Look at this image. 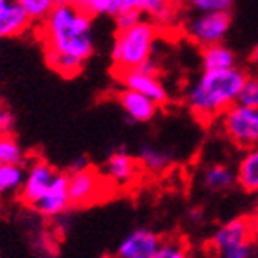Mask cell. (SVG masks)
I'll list each match as a JSON object with an SVG mask.
<instances>
[{
  "label": "cell",
  "instance_id": "22",
  "mask_svg": "<svg viewBox=\"0 0 258 258\" xmlns=\"http://www.w3.org/2000/svg\"><path fill=\"white\" fill-rule=\"evenodd\" d=\"M26 152L13 134H0V164H24Z\"/></svg>",
  "mask_w": 258,
  "mask_h": 258
},
{
  "label": "cell",
  "instance_id": "24",
  "mask_svg": "<svg viewBox=\"0 0 258 258\" xmlns=\"http://www.w3.org/2000/svg\"><path fill=\"white\" fill-rule=\"evenodd\" d=\"M186 254H188V251H186V245L181 240L168 238V240H161L155 258H182Z\"/></svg>",
  "mask_w": 258,
  "mask_h": 258
},
{
  "label": "cell",
  "instance_id": "4",
  "mask_svg": "<svg viewBox=\"0 0 258 258\" xmlns=\"http://www.w3.org/2000/svg\"><path fill=\"white\" fill-rule=\"evenodd\" d=\"M253 222L247 217H238L217 229L211 247L217 254L226 258H247L253 254L254 240Z\"/></svg>",
  "mask_w": 258,
  "mask_h": 258
},
{
  "label": "cell",
  "instance_id": "8",
  "mask_svg": "<svg viewBox=\"0 0 258 258\" xmlns=\"http://www.w3.org/2000/svg\"><path fill=\"white\" fill-rule=\"evenodd\" d=\"M69 179V197L74 206H87L96 201L105 199V191L112 189V184L105 179V175L92 170L91 166L76 168L67 173Z\"/></svg>",
  "mask_w": 258,
  "mask_h": 258
},
{
  "label": "cell",
  "instance_id": "7",
  "mask_svg": "<svg viewBox=\"0 0 258 258\" xmlns=\"http://www.w3.org/2000/svg\"><path fill=\"white\" fill-rule=\"evenodd\" d=\"M157 76H159V69L152 61V58L143 65H139V67L116 73V78L123 83L125 89L141 92V94L148 96L152 101H155L157 105L163 107V105L168 103V91Z\"/></svg>",
  "mask_w": 258,
  "mask_h": 258
},
{
  "label": "cell",
  "instance_id": "21",
  "mask_svg": "<svg viewBox=\"0 0 258 258\" xmlns=\"http://www.w3.org/2000/svg\"><path fill=\"white\" fill-rule=\"evenodd\" d=\"M26 170L22 164H0V199L17 194L24 182Z\"/></svg>",
  "mask_w": 258,
  "mask_h": 258
},
{
  "label": "cell",
  "instance_id": "14",
  "mask_svg": "<svg viewBox=\"0 0 258 258\" xmlns=\"http://www.w3.org/2000/svg\"><path fill=\"white\" fill-rule=\"evenodd\" d=\"M117 101L128 116V119H132L134 123H148L155 116L157 107H159L148 96L141 94L138 91H132V89L121 91L117 94Z\"/></svg>",
  "mask_w": 258,
  "mask_h": 258
},
{
  "label": "cell",
  "instance_id": "28",
  "mask_svg": "<svg viewBox=\"0 0 258 258\" xmlns=\"http://www.w3.org/2000/svg\"><path fill=\"white\" fill-rule=\"evenodd\" d=\"M15 132V116L8 107L0 103V134Z\"/></svg>",
  "mask_w": 258,
  "mask_h": 258
},
{
  "label": "cell",
  "instance_id": "17",
  "mask_svg": "<svg viewBox=\"0 0 258 258\" xmlns=\"http://www.w3.org/2000/svg\"><path fill=\"white\" fill-rule=\"evenodd\" d=\"M237 65V54L228 49L222 43L208 45L203 47V69L215 71V69H229Z\"/></svg>",
  "mask_w": 258,
  "mask_h": 258
},
{
  "label": "cell",
  "instance_id": "26",
  "mask_svg": "<svg viewBox=\"0 0 258 258\" xmlns=\"http://www.w3.org/2000/svg\"><path fill=\"white\" fill-rule=\"evenodd\" d=\"M191 8L197 9L199 13L206 11H229L233 6V0H189Z\"/></svg>",
  "mask_w": 258,
  "mask_h": 258
},
{
  "label": "cell",
  "instance_id": "6",
  "mask_svg": "<svg viewBox=\"0 0 258 258\" xmlns=\"http://www.w3.org/2000/svg\"><path fill=\"white\" fill-rule=\"evenodd\" d=\"M231 27V15L229 11H206L199 13L194 20L186 26V35L195 45L208 47L222 43L228 36Z\"/></svg>",
  "mask_w": 258,
  "mask_h": 258
},
{
  "label": "cell",
  "instance_id": "13",
  "mask_svg": "<svg viewBox=\"0 0 258 258\" xmlns=\"http://www.w3.org/2000/svg\"><path fill=\"white\" fill-rule=\"evenodd\" d=\"M33 24L18 0H0V38L24 35Z\"/></svg>",
  "mask_w": 258,
  "mask_h": 258
},
{
  "label": "cell",
  "instance_id": "10",
  "mask_svg": "<svg viewBox=\"0 0 258 258\" xmlns=\"http://www.w3.org/2000/svg\"><path fill=\"white\" fill-rule=\"evenodd\" d=\"M139 161L123 150H117L107 157L103 164V175L112 188H125L130 186L139 173Z\"/></svg>",
  "mask_w": 258,
  "mask_h": 258
},
{
  "label": "cell",
  "instance_id": "9",
  "mask_svg": "<svg viewBox=\"0 0 258 258\" xmlns=\"http://www.w3.org/2000/svg\"><path fill=\"white\" fill-rule=\"evenodd\" d=\"M71 206L69 197V179L67 173L56 172L49 188L43 191L42 197L33 204V210L43 217H61Z\"/></svg>",
  "mask_w": 258,
  "mask_h": 258
},
{
  "label": "cell",
  "instance_id": "20",
  "mask_svg": "<svg viewBox=\"0 0 258 258\" xmlns=\"http://www.w3.org/2000/svg\"><path fill=\"white\" fill-rule=\"evenodd\" d=\"M138 161L143 168H147L150 172H163V170H166L172 164V155L168 154L166 150H163V148L152 147V145H143L139 148Z\"/></svg>",
  "mask_w": 258,
  "mask_h": 258
},
{
  "label": "cell",
  "instance_id": "2",
  "mask_svg": "<svg viewBox=\"0 0 258 258\" xmlns=\"http://www.w3.org/2000/svg\"><path fill=\"white\" fill-rule=\"evenodd\" d=\"M245 78L247 74L238 65L229 69L203 71L186 94L189 112L203 123L219 119L233 103L238 101Z\"/></svg>",
  "mask_w": 258,
  "mask_h": 258
},
{
  "label": "cell",
  "instance_id": "25",
  "mask_svg": "<svg viewBox=\"0 0 258 258\" xmlns=\"http://www.w3.org/2000/svg\"><path fill=\"white\" fill-rule=\"evenodd\" d=\"M238 103L249 105V107H258V78L247 76L244 85L238 94Z\"/></svg>",
  "mask_w": 258,
  "mask_h": 258
},
{
  "label": "cell",
  "instance_id": "23",
  "mask_svg": "<svg viewBox=\"0 0 258 258\" xmlns=\"http://www.w3.org/2000/svg\"><path fill=\"white\" fill-rule=\"evenodd\" d=\"M56 2L58 0H18V4L24 8L31 22H40V24L49 17Z\"/></svg>",
  "mask_w": 258,
  "mask_h": 258
},
{
  "label": "cell",
  "instance_id": "29",
  "mask_svg": "<svg viewBox=\"0 0 258 258\" xmlns=\"http://www.w3.org/2000/svg\"><path fill=\"white\" fill-rule=\"evenodd\" d=\"M85 166H91L89 159H87V157H78L76 163L73 164V170H76V168H85Z\"/></svg>",
  "mask_w": 258,
  "mask_h": 258
},
{
  "label": "cell",
  "instance_id": "16",
  "mask_svg": "<svg viewBox=\"0 0 258 258\" xmlns=\"http://www.w3.org/2000/svg\"><path fill=\"white\" fill-rule=\"evenodd\" d=\"M237 182L247 194H258V147L245 150L237 168Z\"/></svg>",
  "mask_w": 258,
  "mask_h": 258
},
{
  "label": "cell",
  "instance_id": "3",
  "mask_svg": "<svg viewBox=\"0 0 258 258\" xmlns=\"http://www.w3.org/2000/svg\"><path fill=\"white\" fill-rule=\"evenodd\" d=\"M157 26L154 22L139 20L128 29L117 31L114 45H112V65L114 71H128L139 67L152 58L155 40H157Z\"/></svg>",
  "mask_w": 258,
  "mask_h": 258
},
{
  "label": "cell",
  "instance_id": "30",
  "mask_svg": "<svg viewBox=\"0 0 258 258\" xmlns=\"http://www.w3.org/2000/svg\"><path fill=\"white\" fill-rule=\"evenodd\" d=\"M249 61L254 65V67H258V43L253 47V51H251V54H249Z\"/></svg>",
  "mask_w": 258,
  "mask_h": 258
},
{
  "label": "cell",
  "instance_id": "27",
  "mask_svg": "<svg viewBox=\"0 0 258 258\" xmlns=\"http://www.w3.org/2000/svg\"><path fill=\"white\" fill-rule=\"evenodd\" d=\"M143 15L136 9H125V11H119V13L114 17L116 20V29L117 31H123V29H128V27L136 26L139 20H141Z\"/></svg>",
  "mask_w": 258,
  "mask_h": 258
},
{
  "label": "cell",
  "instance_id": "5",
  "mask_svg": "<svg viewBox=\"0 0 258 258\" xmlns=\"http://www.w3.org/2000/svg\"><path fill=\"white\" fill-rule=\"evenodd\" d=\"M222 128L235 147L247 150L258 147V107L233 103L222 116Z\"/></svg>",
  "mask_w": 258,
  "mask_h": 258
},
{
  "label": "cell",
  "instance_id": "19",
  "mask_svg": "<svg viewBox=\"0 0 258 258\" xmlns=\"http://www.w3.org/2000/svg\"><path fill=\"white\" fill-rule=\"evenodd\" d=\"M71 2L91 17H99V15L116 17L119 11L128 9V0H71Z\"/></svg>",
  "mask_w": 258,
  "mask_h": 258
},
{
  "label": "cell",
  "instance_id": "11",
  "mask_svg": "<svg viewBox=\"0 0 258 258\" xmlns=\"http://www.w3.org/2000/svg\"><path fill=\"white\" fill-rule=\"evenodd\" d=\"M54 173L56 170L51 164L45 163V161H36V163L31 164V168L26 172V175H24V182H22L20 189H18L22 203L33 208V204L49 188Z\"/></svg>",
  "mask_w": 258,
  "mask_h": 258
},
{
  "label": "cell",
  "instance_id": "18",
  "mask_svg": "<svg viewBox=\"0 0 258 258\" xmlns=\"http://www.w3.org/2000/svg\"><path fill=\"white\" fill-rule=\"evenodd\" d=\"M237 182V173L226 164H211L203 173V184L210 191H226Z\"/></svg>",
  "mask_w": 258,
  "mask_h": 258
},
{
  "label": "cell",
  "instance_id": "31",
  "mask_svg": "<svg viewBox=\"0 0 258 258\" xmlns=\"http://www.w3.org/2000/svg\"><path fill=\"white\" fill-rule=\"evenodd\" d=\"M251 222H253V229H254V237L258 238V210L256 213H254V217L251 219Z\"/></svg>",
  "mask_w": 258,
  "mask_h": 258
},
{
  "label": "cell",
  "instance_id": "1",
  "mask_svg": "<svg viewBox=\"0 0 258 258\" xmlns=\"http://www.w3.org/2000/svg\"><path fill=\"white\" fill-rule=\"evenodd\" d=\"M45 63L65 78L76 76L94 54L92 17L71 0H58L42 22Z\"/></svg>",
  "mask_w": 258,
  "mask_h": 258
},
{
  "label": "cell",
  "instance_id": "12",
  "mask_svg": "<svg viewBox=\"0 0 258 258\" xmlns=\"http://www.w3.org/2000/svg\"><path fill=\"white\" fill-rule=\"evenodd\" d=\"M161 237L157 233L147 228L134 229L128 233L121 244L117 245L116 254L119 258H155V253L159 249Z\"/></svg>",
  "mask_w": 258,
  "mask_h": 258
},
{
  "label": "cell",
  "instance_id": "15",
  "mask_svg": "<svg viewBox=\"0 0 258 258\" xmlns=\"http://www.w3.org/2000/svg\"><path fill=\"white\" fill-rule=\"evenodd\" d=\"M128 9H136L141 15H148L155 26L173 24L179 15L177 0H128Z\"/></svg>",
  "mask_w": 258,
  "mask_h": 258
}]
</instances>
